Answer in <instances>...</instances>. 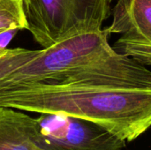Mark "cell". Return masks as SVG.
I'll return each instance as SVG.
<instances>
[{
    "label": "cell",
    "mask_w": 151,
    "mask_h": 150,
    "mask_svg": "<svg viewBox=\"0 0 151 150\" xmlns=\"http://www.w3.org/2000/svg\"><path fill=\"white\" fill-rule=\"evenodd\" d=\"M6 50H7V49H0V56H2Z\"/></svg>",
    "instance_id": "obj_8"
},
{
    "label": "cell",
    "mask_w": 151,
    "mask_h": 150,
    "mask_svg": "<svg viewBox=\"0 0 151 150\" xmlns=\"http://www.w3.org/2000/svg\"><path fill=\"white\" fill-rule=\"evenodd\" d=\"M104 29L81 34L40 50L20 49L16 65L0 77V87L89 84L151 89V72L117 52Z\"/></svg>",
    "instance_id": "obj_1"
},
{
    "label": "cell",
    "mask_w": 151,
    "mask_h": 150,
    "mask_svg": "<svg viewBox=\"0 0 151 150\" xmlns=\"http://www.w3.org/2000/svg\"><path fill=\"white\" fill-rule=\"evenodd\" d=\"M35 118L0 106V150H42L35 141Z\"/></svg>",
    "instance_id": "obj_6"
},
{
    "label": "cell",
    "mask_w": 151,
    "mask_h": 150,
    "mask_svg": "<svg viewBox=\"0 0 151 150\" xmlns=\"http://www.w3.org/2000/svg\"><path fill=\"white\" fill-rule=\"evenodd\" d=\"M111 24L104 31L119 34L112 48L146 66L151 65V0H118Z\"/></svg>",
    "instance_id": "obj_5"
},
{
    "label": "cell",
    "mask_w": 151,
    "mask_h": 150,
    "mask_svg": "<svg viewBox=\"0 0 151 150\" xmlns=\"http://www.w3.org/2000/svg\"><path fill=\"white\" fill-rule=\"evenodd\" d=\"M114 0H23L27 30L42 49L102 29Z\"/></svg>",
    "instance_id": "obj_3"
},
{
    "label": "cell",
    "mask_w": 151,
    "mask_h": 150,
    "mask_svg": "<svg viewBox=\"0 0 151 150\" xmlns=\"http://www.w3.org/2000/svg\"><path fill=\"white\" fill-rule=\"evenodd\" d=\"M0 106L62 113L94 122L132 142L151 127V89L89 84L0 87Z\"/></svg>",
    "instance_id": "obj_2"
},
{
    "label": "cell",
    "mask_w": 151,
    "mask_h": 150,
    "mask_svg": "<svg viewBox=\"0 0 151 150\" xmlns=\"http://www.w3.org/2000/svg\"><path fill=\"white\" fill-rule=\"evenodd\" d=\"M27 28L23 0H0V31Z\"/></svg>",
    "instance_id": "obj_7"
},
{
    "label": "cell",
    "mask_w": 151,
    "mask_h": 150,
    "mask_svg": "<svg viewBox=\"0 0 151 150\" xmlns=\"http://www.w3.org/2000/svg\"><path fill=\"white\" fill-rule=\"evenodd\" d=\"M35 141L42 150H122L127 141L99 125L62 113H40Z\"/></svg>",
    "instance_id": "obj_4"
}]
</instances>
